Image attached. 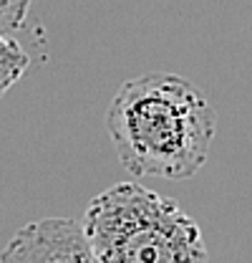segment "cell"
<instances>
[{"instance_id":"6da1fadb","label":"cell","mask_w":252,"mask_h":263,"mask_svg":"<svg viewBox=\"0 0 252 263\" xmlns=\"http://www.w3.org/2000/svg\"><path fill=\"white\" fill-rule=\"evenodd\" d=\"M215 109L189 79L144 73L124 81L106 109L116 157L134 177L187 180L197 175L215 139Z\"/></svg>"},{"instance_id":"7a4b0ae2","label":"cell","mask_w":252,"mask_h":263,"mask_svg":"<svg viewBox=\"0 0 252 263\" xmlns=\"http://www.w3.org/2000/svg\"><path fill=\"white\" fill-rule=\"evenodd\" d=\"M81 228L98 263H207L199 226L177 205L139 182L96 195Z\"/></svg>"},{"instance_id":"3957f363","label":"cell","mask_w":252,"mask_h":263,"mask_svg":"<svg viewBox=\"0 0 252 263\" xmlns=\"http://www.w3.org/2000/svg\"><path fill=\"white\" fill-rule=\"evenodd\" d=\"M0 263H98L81 220L40 218L18 230L0 251Z\"/></svg>"},{"instance_id":"277c9868","label":"cell","mask_w":252,"mask_h":263,"mask_svg":"<svg viewBox=\"0 0 252 263\" xmlns=\"http://www.w3.org/2000/svg\"><path fill=\"white\" fill-rule=\"evenodd\" d=\"M31 56L15 38H0V99L5 97L28 71Z\"/></svg>"},{"instance_id":"5b68a950","label":"cell","mask_w":252,"mask_h":263,"mask_svg":"<svg viewBox=\"0 0 252 263\" xmlns=\"http://www.w3.org/2000/svg\"><path fill=\"white\" fill-rule=\"evenodd\" d=\"M33 0H0V38H13L23 28Z\"/></svg>"}]
</instances>
